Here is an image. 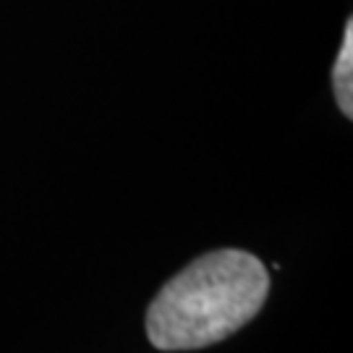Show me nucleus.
Here are the masks:
<instances>
[{"label":"nucleus","instance_id":"nucleus-1","mask_svg":"<svg viewBox=\"0 0 353 353\" xmlns=\"http://www.w3.org/2000/svg\"><path fill=\"white\" fill-rule=\"evenodd\" d=\"M270 275L259 256L220 249L170 278L147 309V335L160 351H196L225 341L265 306Z\"/></svg>","mask_w":353,"mask_h":353},{"label":"nucleus","instance_id":"nucleus-2","mask_svg":"<svg viewBox=\"0 0 353 353\" xmlns=\"http://www.w3.org/2000/svg\"><path fill=\"white\" fill-rule=\"evenodd\" d=\"M332 89L335 100L345 118H353V24L348 19L343 32V45L338 50L335 65H332Z\"/></svg>","mask_w":353,"mask_h":353}]
</instances>
